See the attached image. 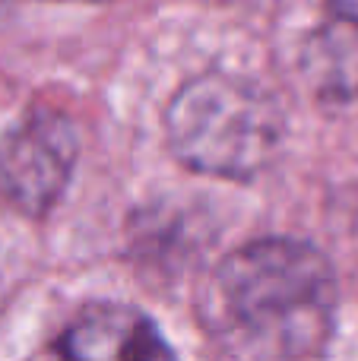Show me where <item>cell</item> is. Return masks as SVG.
Returning a JSON list of instances; mask_svg holds the SVG:
<instances>
[{
  "label": "cell",
  "instance_id": "7a4b0ae2",
  "mask_svg": "<svg viewBox=\"0 0 358 361\" xmlns=\"http://www.w3.org/2000/svg\"><path fill=\"white\" fill-rule=\"evenodd\" d=\"M283 114L260 86L209 73L171 99L168 143L187 169L219 178H251L276 156Z\"/></svg>",
  "mask_w": 358,
  "mask_h": 361
},
{
  "label": "cell",
  "instance_id": "277c9868",
  "mask_svg": "<svg viewBox=\"0 0 358 361\" xmlns=\"http://www.w3.org/2000/svg\"><path fill=\"white\" fill-rule=\"evenodd\" d=\"M61 355L67 358H165L168 345L156 326L130 307L89 311L63 333Z\"/></svg>",
  "mask_w": 358,
  "mask_h": 361
},
{
  "label": "cell",
  "instance_id": "6da1fadb",
  "mask_svg": "<svg viewBox=\"0 0 358 361\" xmlns=\"http://www.w3.org/2000/svg\"><path fill=\"white\" fill-rule=\"evenodd\" d=\"M336 286L314 247L266 238L222 260L206 286L203 324L235 358H308L333 330Z\"/></svg>",
  "mask_w": 358,
  "mask_h": 361
},
{
  "label": "cell",
  "instance_id": "3957f363",
  "mask_svg": "<svg viewBox=\"0 0 358 361\" xmlns=\"http://www.w3.org/2000/svg\"><path fill=\"white\" fill-rule=\"evenodd\" d=\"M76 130L57 111H32L0 146V187L23 212H44L67 187Z\"/></svg>",
  "mask_w": 358,
  "mask_h": 361
},
{
  "label": "cell",
  "instance_id": "5b68a950",
  "mask_svg": "<svg viewBox=\"0 0 358 361\" xmlns=\"http://www.w3.org/2000/svg\"><path fill=\"white\" fill-rule=\"evenodd\" d=\"M89 4H99V0H89Z\"/></svg>",
  "mask_w": 358,
  "mask_h": 361
}]
</instances>
